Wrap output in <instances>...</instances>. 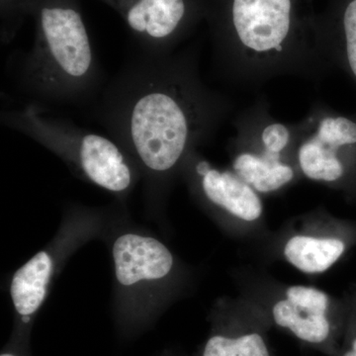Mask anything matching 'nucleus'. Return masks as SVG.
Segmentation results:
<instances>
[{
	"instance_id": "f257e3e1",
	"label": "nucleus",
	"mask_w": 356,
	"mask_h": 356,
	"mask_svg": "<svg viewBox=\"0 0 356 356\" xmlns=\"http://www.w3.org/2000/svg\"><path fill=\"white\" fill-rule=\"evenodd\" d=\"M217 57L229 83L257 88L281 76L317 86L330 64L311 0H217Z\"/></svg>"
},
{
	"instance_id": "f03ea898",
	"label": "nucleus",
	"mask_w": 356,
	"mask_h": 356,
	"mask_svg": "<svg viewBox=\"0 0 356 356\" xmlns=\"http://www.w3.org/2000/svg\"><path fill=\"white\" fill-rule=\"evenodd\" d=\"M187 63L166 83L140 96L131 113L134 147L143 163L156 172L175 168L187 149L212 133L231 111V102L206 90Z\"/></svg>"
},
{
	"instance_id": "7ed1b4c3",
	"label": "nucleus",
	"mask_w": 356,
	"mask_h": 356,
	"mask_svg": "<svg viewBox=\"0 0 356 356\" xmlns=\"http://www.w3.org/2000/svg\"><path fill=\"white\" fill-rule=\"evenodd\" d=\"M234 172L257 192L270 193L293 181L295 170L287 156H297V124L274 118L266 95L236 116Z\"/></svg>"
},
{
	"instance_id": "20e7f679",
	"label": "nucleus",
	"mask_w": 356,
	"mask_h": 356,
	"mask_svg": "<svg viewBox=\"0 0 356 356\" xmlns=\"http://www.w3.org/2000/svg\"><path fill=\"white\" fill-rule=\"evenodd\" d=\"M40 76L51 83L86 76L92 51L81 14L70 7H44L40 14Z\"/></svg>"
},
{
	"instance_id": "39448f33",
	"label": "nucleus",
	"mask_w": 356,
	"mask_h": 356,
	"mask_svg": "<svg viewBox=\"0 0 356 356\" xmlns=\"http://www.w3.org/2000/svg\"><path fill=\"white\" fill-rule=\"evenodd\" d=\"M113 257L117 280L125 286L165 277L173 264L165 245L153 238L134 234L122 236L115 242Z\"/></svg>"
},
{
	"instance_id": "423d86ee",
	"label": "nucleus",
	"mask_w": 356,
	"mask_h": 356,
	"mask_svg": "<svg viewBox=\"0 0 356 356\" xmlns=\"http://www.w3.org/2000/svg\"><path fill=\"white\" fill-rule=\"evenodd\" d=\"M195 172L201 178L204 195L211 203L243 221H255L261 216V198L235 172H221L205 161L196 163Z\"/></svg>"
},
{
	"instance_id": "0eeeda50",
	"label": "nucleus",
	"mask_w": 356,
	"mask_h": 356,
	"mask_svg": "<svg viewBox=\"0 0 356 356\" xmlns=\"http://www.w3.org/2000/svg\"><path fill=\"white\" fill-rule=\"evenodd\" d=\"M79 159L89 179L103 188L120 192L130 186V168L116 145L106 138L95 134L84 136Z\"/></svg>"
},
{
	"instance_id": "6e6552de",
	"label": "nucleus",
	"mask_w": 356,
	"mask_h": 356,
	"mask_svg": "<svg viewBox=\"0 0 356 356\" xmlns=\"http://www.w3.org/2000/svg\"><path fill=\"white\" fill-rule=\"evenodd\" d=\"M185 0H135L126 13L128 25L156 40L173 36L186 19Z\"/></svg>"
},
{
	"instance_id": "1a4fd4ad",
	"label": "nucleus",
	"mask_w": 356,
	"mask_h": 356,
	"mask_svg": "<svg viewBox=\"0 0 356 356\" xmlns=\"http://www.w3.org/2000/svg\"><path fill=\"white\" fill-rule=\"evenodd\" d=\"M51 273V257L47 252H41L14 274L11 298L16 311L25 322L43 303Z\"/></svg>"
},
{
	"instance_id": "9d476101",
	"label": "nucleus",
	"mask_w": 356,
	"mask_h": 356,
	"mask_svg": "<svg viewBox=\"0 0 356 356\" xmlns=\"http://www.w3.org/2000/svg\"><path fill=\"white\" fill-rule=\"evenodd\" d=\"M344 248V243L337 238L295 236L285 245L284 255L299 270L321 273L337 261L343 254Z\"/></svg>"
},
{
	"instance_id": "9b49d317",
	"label": "nucleus",
	"mask_w": 356,
	"mask_h": 356,
	"mask_svg": "<svg viewBox=\"0 0 356 356\" xmlns=\"http://www.w3.org/2000/svg\"><path fill=\"white\" fill-rule=\"evenodd\" d=\"M273 318L278 327L288 330L304 343L323 346L331 341L332 327L327 316L307 313L288 299L273 306Z\"/></svg>"
},
{
	"instance_id": "f8f14e48",
	"label": "nucleus",
	"mask_w": 356,
	"mask_h": 356,
	"mask_svg": "<svg viewBox=\"0 0 356 356\" xmlns=\"http://www.w3.org/2000/svg\"><path fill=\"white\" fill-rule=\"evenodd\" d=\"M201 356H273L259 332L216 334L209 337Z\"/></svg>"
},
{
	"instance_id": "ddd939ff",
	"label": "nucleus",
	"mask_w": 356,
	"mask_h": 356,
	"mask_svg": "<svg viewBox=\"0 0 356 356\" xmlns=\"http://www.w3.org/2000/svg\"><path fill=\"white\" fill-rule=\"evenodd\" d=\"M339 38L325 42V51L330 64L343 57L344 64L356 79V0L344 7L339 20Z\"/></svg>"
},
{
	"instance_id": "4468645a",
	"label": "nucleus",
	"mask_w": 356,
	"mask_h": 356,
	"mask_svg": "<svg viewBox=\"0 0 356 356\" xmlns=\"http://www.w3.org/2000/svg\"><path fill=\"white\" fill-rule=\"evenodd\" d=\"M286 297L295 306L307 313L327 316L329 297L321 290L296 285L288 288Z\"/></svg>"
},
{
	"instance_id": "2eb2a0df",
	"label": "nucleus",
	"mask_w": 356,
	"mask_h": 356,
	"mask_svg": "<svg viewBox=\"0 0 356 356\" xmlns=\"http://www.w3.org/2000/svg\"><path fill=\"white\" fill-rule=\"evenodd\" d=\"M341 356H356V332H353L350 339H348V344Z\"/></svg>"
},
{
	"instance_id": "dca6fc26",
	"label": "nucleus",
	"mask_w": 356,
	"mask_h": 356,
	"mask_svg": "<svg viewBox=\"0 0 356 356\" xmlns=\"http://www.w3.org/2000/svg\"><path fill=\"white\" fill-rule=\"evenodd\" d=\"M0 356H17V355H13V353H2V355Z\"/></svg>"
}]
</instances>
